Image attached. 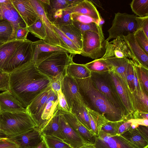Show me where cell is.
Instances as JSON below:
<instances>
[{
	"label": "cell",
	"instance_id": "cell-1",
	"mask_svg": "<svg viewBox=\"0 0 148 148\" xmlns=\"http://www.w3.org/2000/svg\"><path fill=\"white\" fill-rule=\"evenodd\" d=\"M9 73V90L26 108L36 96L50 86V79L32 61Z\"/></svg>",
	"mask_w": 148,
	"mask_h": 148
},
{
	"label": "cell",
	"instance_id": "cell-2",
	"mask_svg": "<svg viewBox=\"0 0 148 148\" xmlns=\"http://www.w3.org/2000/svg\"><path fill=\"white\" fill-rule=\"evenodd\" d=\"M75 79L84 103L88 107L104 116L110 121L128 120L124 112L115 107L97 88L90 77Z\"/></svg>",
	"mask_w": 148,
	"mask_h": 148
},
{
	"label": "cell",
	"instance_id": "cell-3",
	"mask_svg": "<svg viewBox=\"0 0 148 148\" xmlns=\"http://www.w3.org/2000/svg\"><path fill=\"white\" fill-rule=\"evenodd\" d=\"M0 134L7 138L17 136L36 127L27 111L0 112Z\"/></svg>",
	"mask_w": 148,
	"mask_h": 148
},
{
	"label": "cell",
	"instance_id": "cell-4",
	"mask_svg": "<svg viewBox=\"0 0 148 148\" xmlns=\"http://www.w3.org/2000/svg\"><path fill=\"white\" fill-rule=\"evenodd\" d=\"M64 51L54 53L34 64L38 70L51 80L61 78L66 74V67L73 60V55Z\"/></svg>",
	"mask_w": 148,
	"mask_h": 148
},
{
	"label": "cell",
	"instance_id": "cell-5",
	"mask_svg": "<svg viewBox=\"0 0 148 148\" xmlns=\"http://www.w3.org/2000/svg\"><path fill=\"white\" fill-rule=\"evenodd\" d=\"M106 43L103 32L85 31L82 33L80 55L95 59L102 58L105 52Z\"/></svg>",
	"mask_w": 148,
	"mask_h": 148
},
{
	"label": "cell",
	"instance_id": "cell-6",
	"mask_svg": "<svg viewBox=\"0 0 148 148\" xmlns=\"http://www.w3.org/2000/svg\"><path fill=\"white\" fill-rule=\"evenodd\" d=\"M136 16L126 13H115L112 26L108 31L109 35L106 40L109 41L118 37L123 38V36L134 33L138 29Z\"/></svg>",
	"mask_w": 148,
	"mask_h": 148
},
{
	"label": "cell",
	"instance_id": "cell-7",
	"mask_svg": "<svg viewBox=\"0 0 148 148\" xmlns=\"http://www.w3.org/2000/svg\"><path fill=\"white\" fill-rule=\"evenodd\" d=\"M90 77L97 88L115 107L124 112L129 119L108 73L98 74L91 72Z\"/></svg>",
	"mask_w": 148,
	"mask_h": 148
},
{
	"label": "cell",
	"instance_id": "cell-8",
	"mask_svg": "<svg viewBox=\"0 0 148 148\" xmlns=\"http://www.w3.org/2000/svg\"><path fill=\"white\" fill-rule=\"evenodd\" d=\"M28 1L34 9L45 26L46 37L44 41L50 45L62 47L73 55L71 51L65 45L55 31L53 24L47 17L40 0H28Z\"/></svg>",
	"mask_w": 148,
	"mask_h": 148
},
{
	"label": "cell",
	"instance_id": "cell-9",
	"mask_svg": "<svg viewBox=\"0 0 148 148\" xmlns=\"http://www.w3.org/2000/svg\"><path fill=\"white\" fill-rule=\"evenodd\" d=\"M33 42L27 39L16 49L6 64L3 72L9 73L19 66L32 61Z\"/></svg>",
	"mask_w": 148,
	"mask_h": 148
},
{
	"label": "cell",
	"instance_id": "cell-10",
	"mask_svg": "<svg viewBox=\"0 0 148 148\" xmlns=\"http://www.w3.org/2000/svg\"><path fill=\"white\" fill-rule=\"evenodd\" d=\"M108 73L129 120L133 119L136 110L132 95L114 70Z\"/></svg>",
	"mask_w": 148,
	"mask_h": 148
},
{
	"label": "cell",
	"instance_id": "cell-11",
	"mask_svg": "<svg viewBox=\"0 0 148 148\" xmlns=\"http://www.w3.org/2000/svg\"><path fill=\"white\" fill-rule=\"evenodd\" d=\"M59 109L57 95L51 89L45 103L34 121L40 130L47 125Z\"/></svg>",
	"mask_w": 148,
	"mask_h": 148
},
{
	"label": "cell",
	"instance_id": "cell-12",
	"mask_svg": "<svg viewBox=\"0 0 148 148\" xmlns=\"http://www.w3.org/2000/svg\"><path fill=\"white\" fill-rule=\"evenodd\" d=\"M110 57L127 58L140 64L131 52L126 42L123 38L120 37H118L110 42L106 40L105 52L102 58Z\"/></svg>",
	"mask_w": 148,
	"mask_h": 148
},
{
	"label": "cell",
	"instance_id": "cell-13",
	"mask_svg": "<svg viewBox=\"0 0 148 148\" xmlns=\"http://www.w3.org/2000/svg\"><path fill=\"white\" fill-rule=\"evenodd\" d=\"M0 17L9 22L12 26L13 32L11 40H15L16 33L18 28L27 27L10 0H8L6 2L0 3Z\"/></svg>",
	"mask_w": 148,
	"mask_h": 148
},
{
	"label": "cell",
	"instance_id": "cell-14",
	"mask_svg": "<svg viewBox=\"0 0 148 148\" xmlns=\"http://www.w3.org/2000/svg\"><path fill=\"white\" fill-rule=\"evenodd\" d=\"M60 110L68 123L81 138L85 144H95L97 136L96 135L83 125L71 112Z\"/></svg>",
	"mask_w": 148,
	"mask_h": 148
},
{
	"label": "cell",
	"instance_id": "cell-15",
	"mask_svg": "<svg viewBox=\"0 0 148 148\" xmlns=\"http://www.w3.org/2000/svg\"><path fill=\"white\" fill-rule=\"evenodd\" d=\"M93 145L96 148H135L121 135L112 136L101 131Z\"/></svg>",
	"mask_w": 148,
	"mask_h": 148
},
{
	"label": "cell",
	"instance_id": "cell-16",
	"mask_svg": "<svg viewBox=\"0 0 148 148\" xmlns=\"http://www.w3.org/2000/svg\"><path fill=\"white\" fill-rule=\"evenodd\" d=\"M61 90L70 110L74 100H79L84 103L76 80L66 74L61 81Z\"/></svg>",
	"mask_w": 148,
	"mask_h": 148
},
{
	"label": "cell",
	"instance_id": "cell-17",
	"mask_svg": "<svg viewBox=\"0 0 148 148\" xmlns=\"http://www.w3.org/2000/svg\"><path fill=\"white\" fill-rule=\"evenodd\" d=\"M40 130L36 127L14 136L8 138L18 147V148L36 147L43 139Z\"/></svg>",
	"mask_w": 148,
	"mask_h": 148
},
{
	"label": "cell",
	"instance_id": "cell-18",
	"mask_svg": "<svg viewBox=\"0 0 148 148\" xmlns=\"http://www.w3.org/2000/svg\"><path fill=\"white\" fill-rule=\"evenodd\" d=\"M10 0L27 27L34 23L39 18L37 13L28 0Z\"/></svg>",
	"mask_w": 148,
	"mask_h": 148
},
{
	"label": "cell",
	"instance_id": "cell-19",
	"mask_svg": "<svg viewBox=\"0 0 148 148\" xmlns=\"http://www.w3.org/2000/svg\"><path fill=\"white\" fill-rule=\"evenodd\" d=\"M60 124L63 141L72 148H79L85 144L81 138L68 123L60 111Z\"/></svg>",
	"mask_w": 148,
	"mask_h": 148
},
{
	"label": "cell",
	"instance_id": "cell-20",
	"mask_svg": "<svg viewBox=\"0 0 148 148\" xmlns=\"http://www.w3.org/2000/svg\"><path fill=\"white\" fill-rule=\"evenodd\" d=\"M32 49V61L34 64L36 61L56 52L64 51L69 53L68 51L62 47L50 45L42 40L33 42Z\"/></svg>",
	"mask_w": 148,
	"mask_h": 148
},
{
	"label": "cell",
	"instance_id": "cell-21",
	"mask_svg": "<svg viewBox=\"0 0 148 148\" xmlns=\"http://www.w3.org/2000/svg\"><path fill=\"white\" fill-rule=\"evenodd\" d=\"M27 111L21 103L9 90L0 93V112Z\"/></svg>",
	"mask_w": 148,
	"mask_h": 148
},
{
	"label": "cell",
	"instance_id": "cell-22",
	"mask_svg": "<svg viewBox=\"0 0 148 148\" xmlns=\"http://www.w3.org/2000/svg\"><path fill=\"white\" fill-rule=\"evenodd\" d=\"M131 52L140 64L148 69V54L141 48L136 40L134 33L123 36Z\"/></svg>",
	"mask_w": 148,
	"mask_h": 148
},
{
	"label": "cell",
	"instance_id": "cell-23",
	"mask_svg": "<svg viewBox=\"0 0 148 148\" xmlns=\"http://www.w3.org/2000/svg\"><path fill=\"white\" fill-rule=\"evenodd\" d=\"M67 8L72 13H76L85 15L99 21L100 23L102 19L99 13L94 4L88 0H82L72 7Z\"/></svg>",
	"mask_w": 148,
	"mask_h": 148
},
{
	"label": "cell",
	"instance_id": "cell-24",
	"mask_svg": "<svg viewBox=\"0 0 148 148\" xmlns=\"http://www.w3.org/2000/svg\"><path fill=\"white\" fill-rule=\"evenodd\" d=\"M25 40H13L0 45V71L3 72L7 62L17 48Z\"/></svg>",
	"mask_w": 148,
	"mask_h": 148
},
{
	"label": "cell",
	"instance_id": "cell-25",
	"mask_svg": "<svg viewBox=\"0 0 148 148\" xmlns=\"http://www.w3.org/2000/svg\"><path fill=\"white\" fill-rule=\"evenodd\" d=\"M86 107L88 106L81 100H74L72 102L70 112L83 125L91 131L89 116L86 108Z\"/></svg>",
	"mask_w": 148,
	"mask_h": 148
},
{
	"label": "cell",
	"instance_id": "cell-26",
	"mask_svg": "<svg viewBox=\"0 0 148 148\" xmlns=\"http://www.w3.org/2000/svg\"><path fill=\"white\" fill-rule=\"evenodd\" d=\"M51 89L50 86L36 96L26 108L33 120L46 102Z\"/></svg>",
	"mask_w": 148,
	"mask_h": 148
},
{
	"label": "cell",
	"instance_id": "cell-27",
	"mask_svg": "<svg viewBox=\"0 0 148 148\" xmlns=\"http://www.w3.org/2000/svg\"><path fill=\"white\" fill-rule=\"evenodd\" d=\"M60 112L58 110L47 125L40 130L42 136H54L63 140L60 124Z\"/></svg>",
	"mask_w": 148,
	"mask_h": 148
},
{
	"label": "cell",
	"instance_id": "cell-28",
	"mask_svg": "<svg viewBox=\"0 0 148 148\" xmlns=\"http://www.w3.org/2000/svg\"><path fill=\"white\" fill-rule=\"evenodd\" d=\"M91 72L102 74L112 71L114 68L112 64L107 59L101 58L84 64Z\"/></svg>",
	"mask_w": 148,
	"mask_h": 148
},
{
	"label": "cell",
	"instance_id": "cell-29",
	"mask_svg": "<svg viewBox=\"0 0 148 148\" xmlns=\"http://www.w3.org/2000/svg\"><path fill=\"white\" fill-rule=\"evenodd\" d=\"M55 25L71 40L81 51L82 33L79 29L73 24L66 25Z\"/></svg>",
	"mask_w": 148,
	"mask_h": 148
},
{
	"label": "cell",
	"instance_id": "cell-30",
	"mask_svg": "<svg viewBox=\"0 0 148 148\" xmlns=\"http://www.w3.org/2000/svg\"><path fill=\"white\" fill-rule=\"evenodd\" d=\"M121 135L135 148H148V140L142 135L136 128L132 131L128 130Z\"/></svg>",
	"mask_w": 148,
	"mask_h": 148
},
{
	"label": "cell",
	"instance_id": "cell-31",
	"mask_svg": "<svg viewBox=\"0 0 148 148\" xmlns=\"http://www.w3.org/2000/svg\"><path fill=\"white\" fill-rule=\"evenodd\" d=\"M66 74L74 79H83L90 77L91 72L84 64L75 63L72 60L66 67Z\"/></svg>",
	"mask_w": 148,
	"mask_h": 148
},
{
	"label": "cell",
	"instance_id": "cell-32",
	"mask_svg": "<svg viewBox=\"0 0 148 148\" xmlns=\"http://www.w3.org/2000/svg\"><path fill=\"white\" fill-rule=\"evenodd\" d=\"M86 108L89 116L91 131L97 136L103 125L109 121L104 116L88 107H86Z\"/></svg>",
	"mask_w": 148,
	"mask_h": 148
},
{
	"label": "cell",
	"instance_id": "cell-33",
	"mask_svg": "<svg viewBox=\"0 0 148 148\" xmlns=\"http://www.w3.org/2000/svg\"><path fill=\"white\" fill-rule=\"evenodd\" d=\"M72 13L67 8L58 10L53 13L50 21L56 25L72 24Z\"/></svg>",
	"mask_w": 148,
	"mask_h": 148
},
{
	"label": "cell",
	"instance_id": "cell-34",
	"mask_svg": "<svg viewBox=\"0 0 148 148\" xmlns=\"http://www.w3.org/2000/svg\"><path fill=\"white\" fill-rule=\"evenodd\" d=\"M130 6L132 11L137 16L148 15V0H133Z\"/></svg>",
	"mask_w": 148,
	"mask_h": 148
},
{
	"label": "cell",
	"instance_id": "cell-35",
	"mask_svg": "<svg viewBox=\"0 0 148 148\" xmlns=\"http://www.w3.org/2000/svg\"><path fill=\"white\" fill-rule=\"evenodd\" d=\"M29 32L41 40H45L46 34L45 26L39 17L32 24L27 27Z\"/></svg>",
	"mask_w": 148,
	"mask_h": 148
},
{
	"label": "cell",
	"instance_id": "cell-36",
	"mask_svg": "<svg viewBox=\"0 0 148 148\" xmlns=\"http://www.w3.org/2000/svg\"><path fill=\"white\" fill-rule=\"evenodd\" d=\"M13 29L10 23L4 19L0 20V41L6 42L11 40Z\"/></svg>",
	"mask_w": 148,
	"mask_h": 148
},
{
	"label": "cell",
	"instance_id": "cell-37",
	"mask_svg": "<svg viewBox=\"0 0 148 148\" xmlns=\"http://www.w3.org/2000/svg\"><path fill=\"white\" fill-rule=\"evenodd\" d=\"M53 26L55 31L57 34L59 38L65 45L71 51L72 54L73 55L77 54H80L81 51L75 44L56 26L53 24Z\"/></svg>",
	"mask_w": 148,
	"mask_h": 148
},
{
	"label": "cell",
	"instance_id": "cell-38",
	"mask_svg": "<svg viewBox=\"0 0 148 148\" xmlns=\"http://www.w3.org/2000/svg\"><path fill=\"white\" fill-rule=\"evenodd\" d=\"M42 136L48 148H72L63 140L58 137L48 135Z\"/></svg>",
	"mask_w": 148,
	"mask_h": 148
},
{
	"label": "cell",
	"instance_id": "cell-39",
	"mask_svg": "<svg viewBox=\"0 0 148 148\" xmlns=\"http://www.w3.org/2000/svg\"><path fill=\"white\" fill-rule=\"evenodd\" d=\"M124 120L117 121H108L103 125L100 131L112 136L116 135L119 126Z\"/></svg>",
	"mask_w": 148,
	"mask_h": 148
},
{
	"label": "cell",
	"instance_id": "cell-40",
	"mask_svg": "<svg viewBox=\"0 0 148 148\" xmlns=\"http://www.w3.org/2000/svg\"><path fill=\"white\" fill-rule=\"evenodd\" d=\"M73 24L81 31L82 33L85 31H93L98 32H103L101 25L96 23H83L73 21Z\"/></svg>",
	"mask_w": 148,
	"mask_h": 148
},
{
	"label": "cell",
	"instance_id": "cell-41",
	"mask_svg": "<svg viewBox=\"0 0 148 148\" xmlns=\"http://www.w3.org/2000/svg\"><path fill=\"white\" fill-rule=\"evenodd\" d=\"M136 40L141 48L148 54V37L142 29H138L134 33Z\"/></svg>",
	"mask_w": 148,
	"mask_h": 148
},
{
	"label": "cell",
	"instance_id": "cell-42",
	"mask_svg": "<svg viewBox=\"0 0 148 148\" xmlns=\"http://www.w3.org/2000/svg\"><path fill=\"white\" fill-rule=\"evenodd\" d=\"M133 62L137 67L141 81L144 88L148 93V69L136 62Z\"/></svg>",
	"mask_w": 148,
	"mask_h": 148
},
{
	"label": "cell",
	"instance_id": "cell-43",
	"mask_svg": "<svg viewBox=\"0 0 148 148\" xmlns=\"http://www.w3.org/2000/svg\"><path fill=\"white\" fill-rule=\"evenodd\" d=\"M71 17L73 21L77 22L83 23H95L101 25L99 21L85 15L76 13H73L71 14Z\"/></svg>",
	"mask_w": 148,
	"mask_h": 148
},
{
	"label": "cell",
	"instance_id": "cell-44",
	"mask_svg": "<svg viewBox=\"0 0 148 148\" xmlns=\"http://www.w3.org/2000/svg\"><path fill=\"white\" fill-rule=\"evenodd\" d=\"M134 75L133 69V63L132 60H131L127 69L126 79L130 91L134 101Z\"/></svg>",
	"mask_w": 148,
	"mask_h": 148
},
{
	"label": "cell",
	"instance_id": "cell-45",
	"mask_svg": "<svg viewBox=\"0 0 148 148\" xmlns=\"http://www.w3.org/2000/svg\"><path fill=\"white\" fill-rule=\"evenodd\" d=\"M136 20L138 29H142L148 37V15L142 17L136 16Z\"/></svg>",
	"mask_w": 148,
	"mask_h": 148
},
{
	"label": "cell",
	"instance_id": "cell-46",
	"mask_svg": "<svg viewBox=\"0 0 148 148\" xmlns=\"http://www.w3.org/2000/svg\"><path fill=\"white\" fill-rule=\"evenodd\" d=\"M9 90V73L5 72L0 73V90Z\"/></svg>",
	"mask_w": 148,
	"mask_h": 148
},
{
	"label": "cell",
	"instance_id": "cell-47",
	"mask_svg": "<svg viewBox=\"0 0 148 148\" xmlns=\"http://www.w3.org/2000/svg\"><path fill=\"white\" fill-rule=\"evenodd\" d=\"M58 100L59 109L66 112H70L65 98L61 90L57 92Z\"/></svg>",
	"mask_w": 148,
	"mask_h": 148
},
{
	"label": "cell",
	"instance_id": "cell-48",
	"mask_svg": "<svg viewBox=\"0 0 148 148\" xmlns=\"http://www.w3.org/2000/svg\"><path fill=\"white\" fill-rule=\"evenodd\" d=\"M27 27H19L16 32L15 40H25L27 39V36L29 33Z\"/></svg>",
	"mask_w": 148,
	"mask_h": 148
},
{
	"label": "cell",
	"instance_id": "cell-49",
	"mask_svg": "<svg viewBox=\"0 0 148 148\" xmlns=\"http://www.w3.org/2000/svg\"><path fill=\"white\" fill-rule=\"evenodd\" d=\"M0 148H18V147L8 138L1 137L0 139Z\"/></svg>",
	"mask_w": 148,
	"mask_h": 148
},
{
	"label": "cell",
	"instance_id": "cell-50",
	"mask_svg": "<svg viewBox=\"0 0 148 148\" xmlns=\"http://www.w3.org/2000/svg\"><path fill=\"white\" fill-rule=\"evenodd\" d=\"M132 122L130 120H124L119 126L117 133V135H121L130 129Z\"/></svg>",
	"mask_w": 148,
	"mask_h": 148
},
{
	"label": "cell",
	"instance_id": "cell-51",
	"mask_svg": "<svg viewBox=\"0 0 148 148\" xmlns=\"http://www.w3.org/2000/svg\"><path fill=\"white\" fill-rule=\"evenodd\" d=\"M134 119H148V113L138 111H136L133 115Z\"/></svg>",
	"mask_w": 148,
	"mask_h": 148
},
{
	"label": "cell",
	"instance_id": "cell-52",
	"mask_svg": "<svg viewBox=\"0 0 148 148\" xmlns=\"http://www.w3.org/2000/svg\"><path fill=\"white\" fill-rule=\"evenodd\" d=\"M136 129L142 135L148 140V126L139 125Z\"/></svg>",
	"mask_w": 148,
	"mask_h": 148
},
{
	"label": "cell",
	"instance_id": "cell-53",
	"mask_svg": "<svg viewBox=\"0 0 148 148\" xmlns=\"http://www.w3.org/2000/svg\"><path fill=\"white\" fill-rule=\"evenodd\" d=\"M133 121L138 124L139 125H142L148 126V119H132Z\"/></svg>",
	"mask_w": 148,
	"mask_h": 148
},
{
	"label": "cell",
	"instance_id": "cell-54",
	"mask_svg": "<svg viewBox=\"0 0 148 148\" xmlns=\"http://www.w3.org/2000/svg\"><path fill=\"white\" fill-rule=\"evenodd\" d=\"M36 148H48L45 140L43 137V139L36 147Z\"/></svg>",
	"mask_w": 148,
	"mask_h": 148
},
{
	"label": "cell",
	"instance_id": "cell-55",
	"mask_svg": "<svg viewBox=\"0 0 148 148\" xmlns=\"http://www.w3.org/2000/svg\"><path fill=\"white\" fill-rule=\"evenodd\" d=\"M79 148H96L93 145L84 144Z\"/></svg>",
	"mask_w": 148,
	"mask_h": 148
},
{
	"label": "cell",
	"instance_id": "cell-56",
	"mask_svg": "<svg viewBox=\"0 0 148 148\" xmlns=\"http://www.w3.org/2000/svg\"><path fill=\"white\" fill-rule=\"evenodd\" d=\"M90 1L93 3H95L99 7H100L101 8H102L101 7V5L99 1L98 0H90Z\"/></svg>",
	"mask_w": 148,
	"mask_h": 148
},
{
	"label": "cell",
	"instance_id": "cell-57",
	"mask_svg": "<svg viewBox=\"0 0 148 148\" xmlns=\"http://www.w3.org/2000/svg\"><path fill=\"white\" fill-rule=\"evenodd\" d=\"M8 0H0V3L6 2H7L8 1Z\"/></svg>",
	"mask_w": 148,
	"mask_h": 148
},
{
	"label": "cell",
	"instance_id": "cell-58",
	"mask_svg": "<svg viewBox=\"0 0 148 148\" xmlns=\"http://www.w3.org/2000/svg\"><path fill=\"white\" fill-rule=\"evenodd\" d=\"M36 147H24L22 148H36Z\"/></svg>",
	"mask_w": 148,
	"mask_h": 148
},
{
	"label": "cell",
	"instance_id": "cell-59",
	"mask_svg": "<svg viewBox=\"0 0 148 148\" xmlns=\"http://www.w3.org/2000/svg\"><path fill=\"white\" fill-rule=\"evenodd\" d=\"M3 43H3L1 41H0V45H2V44H3Z\"/></svg>",
	"mask_w": 148,
	"mask_h": 148
},
{
	"label": "cell",
	"instance_id": "cell-60",
	"mask_svg": "<svg viewBox=\"0 0 148 148\" xmlns=\"http://www.w3.org/2000/svg\"><path fill=\"white\" fill-rule=\"evenodd\" d=\"M3 19L1 17H0V20H1V19Z\"/></svg>",
	"mask_w": 148,
	"mask_h": 148
},
{
	"label": "cell",
	"instance_id": "cell-61",
	"mask_svg": "<svg viewBox=\"0 0 148 148\" xmlns=\"http://www.w3.org/2000/svg\"><path fill=\"white\" fill-rule=\"evenodd\" d=\"M2 72H3L2 71H0V73H2Z\"/></svg>",
	"mask_w": 148,
	"mask_h": 148
},
{
	"label": "cell",
	"instance_id": "cell-62",
	"mask_svg": "<svg viewBox=\"0 0 148 148\" xmlns=\"http://www.w3.org/2000/svg\"><path fill=\"white\" fill-rule=\"evenodd\" d=\"M0 130H1V126H0Z\"/></svg>",
	"mask_w": 148,
	"mask_h": 148
},
{
	"label": "cell",
	"instance_id": "cell-63",
	"mask_svg": "<svg viewBox=\"0 0 148 148\" xmlns=\"http://www.w3.org/2000/svg\"><path fill=\"white\" fill-rule=\"evenodd\" d=\"M1 137H0V139L1 138Z\"/></svg>",
	"mask_w": 148,
	"mask_h": 148
}]
</instances>
